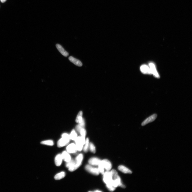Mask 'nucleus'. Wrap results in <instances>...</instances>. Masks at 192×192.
<instances>
[{
	"label": "nucleus",
	"mask_w": 192,
	"mask_h": 192,
	"mask_svg": "<svg viewBox=\"0 0 192 192\" xmlns=\"http://www.w3.org/2000/svg\"><path fill=\"white\" fill-rule=\"evenodd\" d=\"M70 138L72 140L75 141L78 137L77 134L75 130H72L70 135H69Z\"/></svg>",
	"instance_id": "nucleus-21"
},
{
	"label": "nucleus",
	"mask_w": 192,
	"mask_h": 192,
	"mask_svg": "<svg viewBox=\"0 0 192 192\" xmlns=\"http://www.w3.org/2000/svg\"><path fill=\"white\" fill-rule=\"evenodd\" d=\"M85 138L81 136H78L75 141V145L77 150L80 151L83 148V145L85 142Z\"/></svg>",
	"instance_id": "nucleus-2"
},
{
	"label": "nucleus",
	"mask_w": 192,
	"mask_h": 192,
	"mask_svg": "<svg viewBox=\"0 0 192 192\" xmlns=\"http://www.w3.org/2000/svg\"><path fill=\"white\" fill-rule=\"evenodd\" d=\"M80 133L81 134V136L85 138L86 134V130L84 128H82L81 129L80 131Z\"/></svg>",
	"instance_id": "nucleus-27"
},
{
	"label": "nucleus",
	"mask_w": 192,
	"mask_h": 192,
	"mask_svg": "<svg viewBox=\"0 0 192 192\" xmlns=\"http://www.w3.org/2000/svg\"><path fill=\"white\" fill-rule=\"evenodd\" d=\"M89 148L90 151L92 152L95 153L96 152V149L94 145L92 143H90L89 144Z\"/></svg>",
	"instance_id": "nucleus-24"
},
{
	"label": "nucleus",
	"mask_w": 192,
	"mask_h": 192,
	"mask_svg": "<svg viewBox=\"0 0 192 192\" xmlns=\"http://www.w3.org/2000/svg\"><path fill=\"white\" fill-rule=\"evenodd\" d=\"M100 159L96 157L91 158L88 161L90 165L93 166H97L99 165L101 161Z\"/></svg>",
	"instance_id": "nucleus-11"
},
{
	"label": "nucleus",
	"mask_w": 192,
	"mask_h": 192,
	"mask_svg": "<svg viewBox=\"0 0 192 192\" xmlns=\"http://www.w3.org/2000/svg\"><path fill=\"white\" fill-rule=\"evenodd\" d=\"M83 159V154L81 153L78 155L76 158L75 160V167L77 170L81 165Z\"/></svg>",
	"instance_id": "nucleus-7"
},
{
	"label": "nucleus",
	"mask_w": 192,
	"mask_h": 192,
	"mask_svg": "<svg viewBox=\"0 0 192 192\" xmlns=\"http://www.w3.org/2000/svg\"><path fill=\"white\" fill-rule=\"evenodd\" d=\"M103 175V180L106 184H111L112 178L110 172L107 171Z\"/></svg>",
	"instance_id": "nucleus-4"
},
{
	"label": "nucleus",
	"mask_w": 192,
	"mask_h": 192,
	"mask_svg": "<svg viewBox=\"0 0 192 192\" xmlns=\"http://www.w3.org/2000/svg\"><path fill=\"white\" fill-rule=\"evenodd\" d=\"M140 70L141 72L144 74H152L149 67L146 65L143 64L141 65L140 67Z\"/></svg>",
	"instance_id": "nucleus-12"
},
{
	"label": "nucleus",
	"mask_w": 192,
	"mask_h": 192,
	"mask_svg": "<svg viewBox=\"0 0 192 192\" xmlns=\"http://www.w3.org/2000/svg\"><path fill=\"white\" fill-rule=\"evenodd\" d=\"M67 151L69 153H74L77 152V149L74 143H71L68 145L66 148Z\"/></svg>",
	"instance_id": "nucleus-9"
},
{
	"label": "nucleus",
	"mask_w": 192,
	"mask_h": 192,
	"mask_svg": "<svg viewBox=\"0 0 192 192\" xmlns=\"http://www.w3.org/2000/svg\"><path fill=\"white\" fill-rule=\"evenodd\" d=\"M65 175L66 174L65 172H62L56 174L54 178L56 180H60L64 178Z\"/></svg>",
	"instance_id": "nucleus-19"
},
{
	"label": "nucleus",
	"mask_w": 192,
	"mask_h": 192,
	"mask_svg": "<svg viewBox=\"0 0 192 192\" xmlns=\"http://www.w3.org/2000/svg\"><path fill=\"white\" fill-rule=\"evenodd\" d=\"M83 114V112L82 111H80L78 114L76 119V123H79L83 121V119L82 118Z\"/></svg>",
	"instance_id": "nucleus-20"
},
{
	"label": "nucleus",
	"mask_w": 192,
	"mask_h": 192,
	"mask_svg": "<svg viewBox=\"0 0 192 192\" xmlns=\"http://www.w3.org/2000/svg\"><path fill=\"white\" fill-rule=\"evenodd\" d=\"M85 169L89 172L95 175H98L100 174L98 168L94 167L91 165H86L85 166Z\"/></svg>",
	"instance_id": "nucleus-3"
},
{
	"label": "nucleus",
	"mask_w": 192,
	"mask_h": 192,
	"mask_svg": "<svg viewBox=\"0 0 192 192\" xmlns=\"http://www.w3.org/2000/svg\"><path fill=\"white\" fill-rule=\"evenodd\" d=\"M69 135L67 133H64L62 135V138L58 142V146L61 147H64L69 144L70 140Z\"/></svg>",
	"instance_id": "nucleus-1"
},
{
	"label": "nucleus",
	"mask_w": 192,
	"mask_h": 192,
	"mask_svg": "<svg viewBox=\"0 0 192 192\" xmlns=\"http://www.w3.org/2000/svg\"><path fill=\"white\" fill-rule=\"evenodd\" d=\"M41 143L42 144L50 146H53L54 144L53 141L52 140H48L42 141L41 142Z\"/></svg>",
	"instance_id": "nucleus-23"
},
{
	"label": "nucleus",
	"mask_w": 192,
	"mask_h": 192,
	"mask_svg": "<svg viewBox=\"0 0 192 192\" xmlns=\"http://www.w3.org/2000/svg\"><path fill=\"white\" fill-rule=\"evenodd\" d=\"M85 125V122L84 119H83L81 123H79L76 127V130L79 133H80V131L82 128H84Z\"/></svg>",
	"instance_id": "nucleus-18"
},
{
	"label": "nucleus",
	"mask_w": 192,
	"mask_h": 192,
	"mask_svg": "<svg viewBox=\"0 0 192 192\" xmlns=\"http://www.w3.org/2000/svg\"><path fill=\"white\" fill-rule=\"evenodd\" d=\"M94 192H101V191H100L98 190H97L96 191H95Z\"/></svg>",
	"instance_id": "nucleus-29"
},
{
	"label": "nucleus",
	"mask_w": 192,
	"mask_h": 192,
	"mask_svg": "<svg viewBox=\"0 0 192 192\" xmlns=\"http://www.w3.org/2000/svg\"><path fill=\"white\" fill-rule=\"evenodd\" d=\"M56 46L59 51L63 56L65 57H67L69 55L68 53L65 50L62 46L58 44H56Z\"/></svg>",
	"instance_id": "nucleus-14"
},
{
	"label": "nucleus",
	"mask_w": 192,
	"mask_h": 192,
	"mask_svg": "<svg viewBox=\"0 0 192 192\" xmlns=\"http://www.w3.org/2000/svg\"><path fill=\"white\" fill-rule=\"evenodd\" d=\"M149 65L152 74H153L154 76L156 77L159 78L160 76L156 69L155 64L152 63H149Z\"/></svg>",
	"instance_id": "nucleus-6"
},
{
	"label": "nucleus",
	"mask_w": 192,
	"mask_h": 192,
	"mask_svg": "<svg viewBox=\"0 0 192 192\" xmlns=\"http://www.w3.org/2000/svg\"><path fill=\"white\" fill-rule=\"evenodd\" d=\"M157 117V114H154L151 115L147 118L144 121H143L142 124H141V125L144 126L149 123L153 122L156 119Z\"/></svg>",
	"instance_id": "nucleus-10"
},
{
	"label": "nucleus",
	"mask_w": 192,
	"mask_h": 192,
	"mask_svg": "<svg viewBox=\"0 0 192 192\" xmlns=\"http://www.w3.org/2000/svg\"><path fill=\"white\" fill-rule=\"evenodd\" d=\"M69 59L71 62L73 63L77 66L81 67L83 65V64L80 61L73 57L72 56L69 57Z\"/></svg>",
	"instance_id": "nucleus-15"
},
{
	"label": "nucleus",
	"mask_w": 192,
	"mask_h": 192,
	"mask_svg": "<svg viewBox=\"0 0 192 192\" xmlns=\"http://www.w3.org/2000/svg\"><path fill=\"white\" fill-rule=\"evenodd\" d=\"M7 0H0L1 2L2 3H4Z\"/></svg>",
	"instance_id": "nucleus-28"
},
{
	"label": "nucleus",
	"mask_w": 192,
	"mask_h": 192,
	"mask_svg": "<svg viewBox=\"0 0 192 192\" xmlns=\"http://www.w3.org/2000/svg\"><path fill=\"white\" fill-rule=\"evenodd\" d=\"M98 166V168L100 173H101L103 174H104L105 172L104 168L100 163Z\"/></svg>",
	"instance_id": "nucleus-25"
},
{
	"label": "nucleus",
	"mask_w": 192,
	"mask_h": 192,
	"mask_svg": "<svg viewBox=\"0 0 192 192\" xmlns=\"http://www.w3.org/2000/svg\"><path fill=\"white\" fill-rule=\"evenodd\" d=\"M118 169L120 171L124 174H131L132 173L131 170L124 165H120L119 166H118Z\"/></svg>",
	"instance_id": "nucleus-16"
},
{
	"label": "nucleus",
	"mask_w": 192,
	"mask_h": 192,
	"mask_svg": "<svg viewBox=\"0 0 192 192\" xmlns=\"http://www.w3.org/2000/svg\"><path fill=\"white\" fill-rule=\"evenodd\" d=\"M63 159L61 154H59L56 155L55 158V163L57 166H60L62 163Z\"/></svg>",
	"instance_id": "nucleus-17"
},
{
	"label": "nucleus",
	"mask_w": 192,
	"mask_h": 192,
	"mask_svg": "<svg viewBox=\"0 0 192 192\" xmlns=\"http://www.w3.org/2000/svg\"><path fill=\"white\" fill-rule=\"evenodd\" d=\"M106 186L107 188L111 191H115L116 189V188L114 187L111 184H106Z\"/></svg>",
	"instance_id": "nucleus-26"
},
{
	"label": "nucleus",
	"mask_w": 192,
	"mask_h": 192,
	"mask_svg": "<svg viewBox=\"0 0 192 192\" xmlns=\"http://www.w3.org/2000/svg\"><path fill=\"white\" fill-rule=\"evenodd\" d=\"M89 139L88 138H87L85 140V143L83 150L84 152H86L88 151L89 146Z\"/></svg>",
	"instance_id": "nucleus-22"
},
{
	"label": "nucleus",
	"mask_w": 192,
	"mask_h": 192,
	"mask_svg": "<svg viewBox=\"0 0 192 192\" xmlns=\"http://www.w3.org/2000/svg\"><path fill=\"white\" fill-rule=\"evenodd\" d=\"M75 164V160L71 159L70 161L67 162L66 166L68 168L70 171L73 172L76 170Z\"/></svg>",
	"instance_id": "nucleus-8"
},
{
	"label": "nucleus",
	"mask_w": 192,
	"mask_h": 192,
	"mask_svg": "<svg viewBox=\"0 0 192 192\" xmlns=\"http://www.w3.org/2000/svg\"><path fill=\"white\" fill-rule=\"evenodd\" d=\"M62 155L63 160L67 162L70 161L71 160V158L70 155L67 151H64L63 152Z\"/></svg>",
	"instance_id": "nucleus-13"
},
{
	"label": "nucleus",
	"mask_w": 192,
	"mask_h": 192,
	"mask_svg": "<svg viewBox=\"0 0 192 192\" xmlns=\"http://www.w3.org/2000/svg\"><path fill=\"white\" fill-rule=\"evenodd\" d=\"M100 164L107 171L110 170L112 168L111 162L108 160L105 159L101 160Z\"/></svg>",
	"instance_id": "nucleus-5"
}]
</instances>
